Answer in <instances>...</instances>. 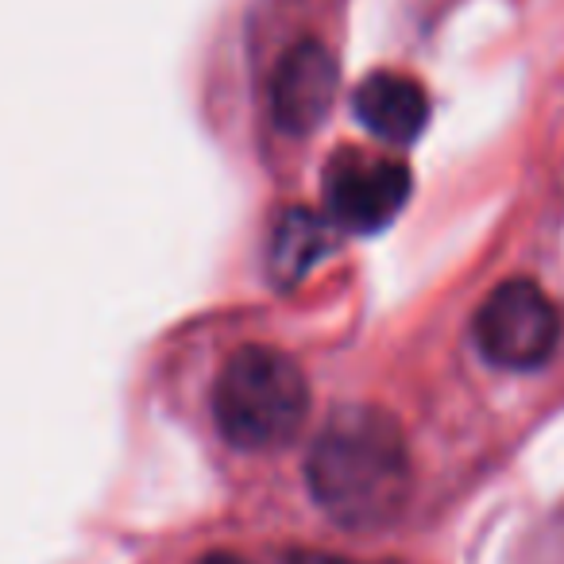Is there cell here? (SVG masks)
Instances as JSON below:
<instances>
[{
    "instance_id": "cell-1",
    "label": "cell",
    "mask_w": 564,
    "mask_h": 564,
    "mask_svg": "<svg viewBox=\"0 0 564 564\" xmlns=\"http://www.w3.org/2000/svg\"><path fill=\"white\" fill-rule=\"evenodd\" d=\"M306 479L317 507L345 530L394 522L414 487L399 422L379 406L337 410L310 448Z\"/></svg>"
},
{
    "instance_id": "cell-2",
    "label": "cell",
    "mask_w": 564,
    "mask_h": 564,
    "mask_svg": "<svg viewBox=\"0 0 564 564\" xmlns=\"http://www.w3.org/2000/svg\"><path fill=\"white\" fill-rule=\"evenodd\" d=\"M213 414L236 448L267 453L291 445L310 414V383L279 348L248 345L228 356L213 387Z\"/></svg>"
},
{
    "instance_id": "cell-3",
    "label": "cell",
    "mask_w": 564,
    "mask_h": 564,
    "mask_svg": "<svg viewBox=\"0 0 564 564\" xmlns=\"http://www.w3.org/2000/svg\"><path fill=\"white\" fill-rule=\"evenodd\" d=\"M476 345L495 368L530 371L553 356L561 340V314L538 282L514 279L487 294L476 314Z\"/></svg>"
},
{
    "instance_id": "cell-4",
    "label": "cell",
    "mask_w": 564,
    "mask_h": 564,
    "mask_svg": "<svg viewBox=\"0 0 564 564\" xmlns=\"http://www.w3.org/2000/svg\"><path fill=\"white\" fill-rule=\"evenodd\" d=\"M410 197V171L399 159L345 151L325 171V209L348 232H379Z\"/></svg>"
},
{
    "instance_id": "cell-5",
    "label": "cell",
    "mask_w": 564,
    "mask_h": 564,
    "mask_svg": "<svg viewBox=\"0 0 564 564\" xmlns=\"http://www.w3.org/2000/svg\"><path fill=\"white\" fill-rule=\"evenodd\" d=\"M333 97H337V63L322 43L306 40L282 55L271 78V112L282 132H314L329 117Z\"/></svg>"
},
{
    "instance_id": "cell-6",
    "label": "cell",
    "mask_w": 564,
    "mask_h": 564,
    "mask_svg": "<svg viewBox=\"0 0 564 564\" xmlns=\"http://www.w3.org/2000/svg\"><path fill=\"white\" fill-rule=\"evenodd\" d=\"M352 109L360 124L383 143H414L422 135L425 120H430V97L406 74H371L352 97Z\"/></svg>"
},
{
    "instance_id": "cell-7",
    "label": "cell",
    "mask_w": 564,
    "mask_h": 564,
    "mask_svg": "<svg viewBox=\"0 0 564 564\" xmlns=\"http://www.w3.org/2000/svg\"><path fill=\"white\" fill-rule=\"evenodd\" d=\"M325 243H329L325 220L314 217V213L294 209L291 217L279 225V232H274L271 271H279V279H299V274L322 256Z\"/></svg>"
},
{
    "instance_id": "cell-8",
    "label": "cell",
    "mask_w": 564,
    "mask_h": 564,
    "mask_svg": "<svg viewBox=\"0 0 564 564\" xmlns=\"http://www.w3.org/2000/svg\"><path fill=\"white\" fill-rule=\"evenodd\" d=\"M286 564H356V561H345V556H333V553H291Z\"/></svg>"
},
{
    "instance_id": "cell-9",
    "label": "cell",
    "mask_w": 564,
    "mask_h": 564,
    "mask_svg": "<svg viewBox=\"0 0 564 564\" xmlns=\"http://www.w3.org/2000/svg\"><path fill=\"white\" fill-rule=\"evenodd\" d=\"M197 564H248V561H240V556H232V553H205Z\"/></svg>"
}]
</instances>
